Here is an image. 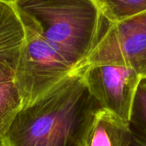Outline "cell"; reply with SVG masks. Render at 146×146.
I'll use <instances>...</instances> for the list:
<instances>
[{"instance_id":"obj_7","label":"cell","mask_w":146,"mask_h":146,"mask_svg":"<svg viewBox=\"0 0 146 146\" xmlns=\"http://www.w3.org/2000/svg\"><path fill=\"white\" fill-rule=\"evenodd\" d=\"M131 137L128 122L100 109L95 115L85 146H129Z\"/></svg>"},{"instance_id":"obj_1","label":"cell","mask_w":146,"mask_h":146,"mask_svg":"<svg viewBox=\"0 0 146 146\" xmlns=\"http://www.w3.org/2000/svg\"><path fill=\"white\" fill-rule=\"evenodd\" d=\"M100 109L81 70H75L20 110L0 146H85Z\"/></svg>"},{"instance_id":"obj_10","label":"cell","mask_w":146,"mask_h":146,"mask_svg":"<svg viewBox=\"0 0 146 146\" xmlns=\"http://www.w3.org/2000/svg\"><path fill=\"white\" fill-rule=\"evenodd\" d=\"M130 127L146 137V79H142L133 104Z\"/></svg>"},{"instance_id":"obj_2","label":"cell","mask_w":146,"mask_h":146,"mask_svg":"<svg viewBox=\"0 0 146 146\" xmlns=\"http://www.w3.org/2000/svg\"><path fill=\"white\" fill-rule=\"evenodd\" d=\"M48 43L74 68H80L102 35L104 17L93 0H19Z\"/></svg>"},{"instance_id":"obj_6","label":"cell","mask_w":146,"mask_h":146,"mask_svg":"<svg viewBox=\"0 0 146 146\" xmlns=\"http://www.w3.org/2000/svg\"><path fill=\"white\" fill-rule=\"evenodd\" d=\"M24 39L23 24L15 8L0 2V80L14 79Z\"/></svg>"},{"instance_id":"obj_8","label":"cell","mask_w":146,"mask_h":146,"mask_svg":"<svg viewBox=\"0 0 146 146\" xmlns=\"http://www.w3.org/2000/svg\"><path fill=\"white\" fill-rule=\"evenodd\" d=\"M21 108V97L14 79L0 80V140Z\"/></svg>"},{"instance_id":"obj_9","label":"cell","mask_w":146,"mask_h":146,"mask_svg":"<svg viewBox=\"0 0 146 146\" xmlns=\"http://www.w3.org/2000/svg\"><path fill=\"white\" fill-rule=\"evenodd\" d=\"M104 19L120 21L146 11V0H93Z\"/></svg>"},{"instance_id":"obj_3","label":"cell","mask_w":146,"mask_h":146,"mask_svg":"<svg viewBox=\"0 0 146 146\" xmlns=\"http://www.w3.org/2000/svg\"><path fill=\"white\" fill-rule=\"evenodd\" d=\"M15 9L23 24L25 39L14 80L24 107L48 92L75 70L48 43L35 21L27 14Z\"/></svg>"},{"instance_id":"obj_12","label":"cell","mask_w":146,"mask_h":146,"mask_svg":"<svg viewBox=\"0 0 146 146\" xmlns=\"http://www.w3.org/2000/svg\"><path fill=\"white\" fill-rule=\"evenodd\" d=\"M19 0H0V2H3V3H7L9 4H13L16 2H18Z\"/></svg>"},{"instance_id":"obj_4","label":"cell","mask_w":146,"mask_h":146,"mask_svg":"<svg viewBox=\"0 0 146 146\" xmlns=\"http://www.w3.org/2000/svg\"><path fill=\"white\" fill-rule=\"evenodd\" d=\"M97 64L127 67L146 79V11L110 23L79 69Z\"/></svg>"},{"instance_id":"obj_11","label":"cell","mask_w":146,"mask_h":146,"mask_svg":"<svg viewBox=\"0 0 146 146\" xmlns=\"http://www.w3.org/2000/svg\"><path fill=\"white\" fill-rule=\"evenodd\" d=\"M131 130H132V137H131V142L129 146H146V137L132 128Z\"/></svg>"},{"instance_id":"obj_5","label":"cell","mask_w":146,"mask_h":146,"mask_svg":"<svg viewBox=\"0 0 146 146\" xmlns=\"http://www.w3.org/2000/svg\"><path fill=\"white\" fill-rule=\"evenodd\" d=\"M80 70L89 92L101 108L129 123L142 78L132 68L114 64L92 65Z\"/></svg>"}]
</instances>
